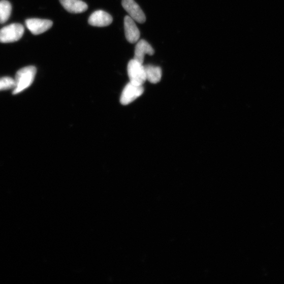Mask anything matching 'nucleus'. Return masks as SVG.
<instances>
[{"label":"nucleus","instance_id":"nucleus-1","mask_svg":"<svg viewBox=\"0 0 284 284\" xmlns=\"http://www.w3.org/2000/svg\"><path fill=\"white\" fill-rule=\"evenodd\" d=\"M36 73L37 69L34 66H28L19 70L14 79L16 85L12 93L18 94L30 86L35 80Z\"/></svg>","mask_w":284,"mask_h":284},{"label":"nucleus","instance_id":"nucleus-2","mask_svg":"<svg viewBox=\"0 0 284 284\" xmlns=\"http://www.w3.org/2000/svg\"><path fill=\"white\" fill-rule=\"evenodd\" d=\"M24 33V26L20 23H12L0 29V42L12 43L19 41Z\"/></svg>","mask_w":284,"mask_h":284},{"label":"nucleus","instance_id":"nucleus-3","mask_svg":"<svg viewBox=\"0 0 284 284\" xmlns=\"http://www.w3.org/2000/svg\"><path fill=\"white\" fill-rule=\"evenodd\" d=\"M128 73L130 82L143 85L146 81L144 66L136 59H132L128 64Z\"/></svg>","mask_w":284,"mask_h":284},{"label":"nucleus","instance_id":"nucleus-4","mask_svg":"<svg viewBox=\"0 0 284 284\" xmlns=\"http://www.w3.org/2000/svg\"><path fill=\"white\" fill-rule=\"evenodd\" d=\"M144 92L143 85L129 83L123 89L120 102L123 106H127L142 95Z\"/></svg>","mask_w":284,"mask_h":284},{"label":"nucleus","instance_id":"nucleus-5","mask_svg":"<svg viewBox=\"0 0 284 284\" xmlns=\"http://www.w3.org/2000/svg\"><path fill=\"white\" fill-rule=\"evenodd\" d=\"M25 25L33 35H39L51 28L53 22L49 20L33 18L26 20Z\"/></svg>","mask_w":284,"mask_h":284},{"label":"nucleus","instance_id":"nucleus-6","mask_svg":"<svg viewBox=\"0 0 284 284\" xmlns=\"http://www.w3.org/2000/svg\"><path fill=\"white\" fill-rule=\"evenodd\" d=\"M122 5L133 20L140 23H144L145 22V14L134 0H122Z\"/></svg>","mask_w":284,"mask_h":284},{"label":"nucleus","instance_id":"nucleus-7","mask_svg":"<svg viewBox=\"0 0 284 284\" xmlns=\"http://www.w3.org/2000/svg\"><path fill=\"white\" fill-rule=\"evenodd\" d=\"M112 21L113 18L111 15L102 10L93 12L88 20L89 24L97 27L107 26L110 25Z\"/></svg>","mask_w":284,"mask_h":284},{"label":"nucleus","instance_id":"nucleus-8","mask_svg":"<svg viewBox=\"0 0 284 284\" xmlns=\"http://www.w3.org/2000/svg\"><path fill=\"white\" fill-rule=\"evenodd\" d=\"M124 29L127 40L131 43L138 42L140 37V32L135 21L130 16L124 18Z\"/></svg>","mask_w":284,"mask_h":284},{"label":"nucleus","instance_id":"nucleus-9","mask_svg":"<svg viewBox=\"0 0 284 284\" xmlns=\"http://www.w3.org/2000/svg\"><path fill=\"white\" fill-rule=\"evenodd\" d=\"M154 54V50L150 44L144 40L138 41L136 47L134 59L143 64L144 57L146 54L152 55Z\"/></svg>","mask_w":284,"mask_h":284},{"label":"nucleus","instance_id":"nucleus-10","mask_svg":"<svg viewBox=\"0 0 284 284\" xmlns=\"http://www.w3.org/2000/svg\"><path fill=\"white\" fill-rule=\"evenodd\" d=\"M64 8L72 13H81L88 8L87 5L82 0H59Z\"/></svg>","mask_w":284,"mask_h":284},{"label":"nucleus","instance_id":"nucleus-11","mask_svg":"<svg viewBox=\"0 0 284 284\" xmlns=\"http://www.w3.org/2000/svg\"><path fill=\"white\" fill-rule=\"evenodd\" d=\"M146 80L153 84L159 82L162 78V72L159 67L151 65L144 66Z\"/></svg>","mask_w":284,"mask_h":284},{"label":"nucleus","instance_id":"nucleus-12","mask_svg":"<svg viewBox=\"0 0 284 284\" xmlns=\"http://www.w3.org/2000/svg\"><path fill=\"white\" fill-rule=\"evenodd\" d=\"M12 6L7 0L0 1V23L4 24L10 18Z\"/></svg>","mask_w":284,"mask_h":284},{"label":"nucleus","instance_id":"nucleus-13","mask_svg":"<svg viewBox=\"0 0 284 284\" xmlns=\"http://www.w3.org/2000/svg\"><path fill=\"white\" fill-rule=\"evenodd\" d=\"M15 85H16L15 80L11 77H5L0 78V91L13 89Z\"/></svg>","mask_w":284,"mask_h":284}]
</instances>
